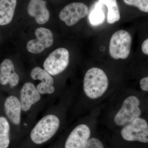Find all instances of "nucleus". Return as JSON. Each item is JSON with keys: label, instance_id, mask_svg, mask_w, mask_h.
I'll return each mask as SVG.
<instances>
[{"label": "nucleus", "instance_id": "1", "mask_svg": "<svg viewBox=\"0 0 148 148\" xmlns=\"http://www.w3.org/2000/svg\"><path fill=\"white\" fill-rule=\"evenodd\" d=\"M107 75L102 69L91 68L86 72L84 79L85 93L90 99L100 98L106 92L108 86Z\"/></svg>", "mask_w": 148, "mask_h": 148}, {"label": "nucleus", "instance_id": "2", "mask_svg": "<svg viewBox=\"0 0 148 148\" xmlns=\"http://www.w3.org/2000/svg\"><path fill=\"white\" fill-rule=\"evenodd\" d=\"M60 121L57 116L48 115L40 121L31 132L32 141L36 144L47 142L55 135L59 128Z\"/></svg>", "mask_w": 148, "mask_h": 148}, {"label": "nucleus", "instance_id": "3", "mask_svg": "<svg viewBox=\"0 0 148 148\" xmlns=\"http://www.w3.org/2000/svg\"><path fill=\"white\" fill-rule=\"evenodd\" d=\"M141 101L135 95H130L123 101L120 110L114 118L115 123L119 126L129 124L134 120L141 117Z\"/></svg>", "mask_w": 148, "mask_h": 148}, {"label": "nucleus", "instance_id": "4", "mask_svg": "<svg viewBox=\"0 0 148 148\" xmlns=\"http://www.w3.org/2000/svg\"><path fill=\"white\" fill-rule=\"evenodd\" d=\"M132 37L125 30L117 31L112 36L109 45V53L115 59L127 58L129 56L132 44Z\"/></svg>", "mask_w": 148, "mask_h": 148}, {"label": "nucleus", "instance_id": "5", "mask_svg": "<svg viewBox=\"0 0 148 148\" xmlns=\"http://www.w3.org/2000/svg\"><path fill=\"white\" fill-rule=\"evenodd\" d=\"M121 135L126 141L148 143L147 121L142 117L136 119L122 129Z\"/></svg>", "mask_w": 148, "mask_h": 148}, {"label": "nucleus", "instance_id": "6", "mask_svg": "<svg viewBox=\"0 0 148 148\" xmlns=\"http://www.w3.org/2000/svg\"><path fill=\"white\" fill-rule=\"evenodd\" d=\"M69 53L64 48L56 49L49 55L43 64L44 68L51 75L64 71L69 65Z\"/></svg>", "mask_w": 148, "mask_h": 148}, {"label": "nucleus", "instance_id": "7", "mask_svg": "<svg viewBox=\"0 0 148 148\" xmlns=\"http://www.w3.org/2000/svg\"><path fill=\"white\" fill-rule=\"evenodd\" d=\"M88 12V7L83 3H71L61 10L59 17L67 26H72L87 16Z\"/></svg>", "mask_w": 148, "mask_h": 148}, {"label": "nucleus", "instance_id": "8", "mask_svg": "<svg viewBox=\"0 0 148 148\" xmlns=\"http://www.w3.org/2000/svg\"><path fill=\"white\" fill-rule=\"evenodd\" d=\"M36 38L29 41L27 44V49L30 53L38 54L41 53L45 49L52 46L53 36L49 29L40 27L36 30Z\"/></svg>", "mask_w": 148, "mask_h": 148}, {"label": "nucleus", "instance_id": "9", "mask_svg": "<svg viewBox=\"0 0 148 148\" xmlns=\"http://www.w3.org/2000/svg\"><path fill=\"white\" fill-rule=\"evenodd\" d=\"M90 128L81 124L74 128L66 140L65 148H83L90 138Z\"/></svg>", "mask_w": 148, "mask_h": 148}, {"label": "nucleus", "instance_id": "10", "mask_svg": "<svg viewBox=\"0 0 148 148\" xmlns=\"http://www.w3.org/2000/svg\"><path fill=\"white\" fill-rule=\"evenodd\" d=\"M4 110L6 117L14 125H18L21 121V102L14 95L8 96L4 102Z\"/></svg>", "mask_w": 148, "mask_h": 148}, {"label": "nucleus", "instance_id": "11", "mask_svg": "<svg viewBox=\"0 0 148 148\" xmlns=\"http://www.w3.org/2000/svg\"><path fill=\"white\" fill-rule=\"evenodd\" d=\"M19 80L13 62L10 59H5L0 65V84L3 86L9 84L11 88H13L18 85Z\"/></svg>", "mask_w": 148, "mask_h": 148}, {"label": "nucleus", "instance_id": "12", "mask_svg": "<svg viewBox=\"0 0 148 148\" xmlns=\"http://www.w3.org/2000/svg\"><path fill=\"white\" fill-rule=\"evenodd\" d=\"M27 12L39 24H45L50 17L49 11L47 8L46 1L44 0H31L27 7Z\"/></svg>", "mask_w": 148, "mask_h": 148}, {"label": "nucleus", "instance_id": "13", "mask_svg": "<svg viewBox=\"0 0 148 148\" xmlns=\"http://www.w3.org/2000/svg\"><path fill=\"white\" fill-rule=\"evenodd\" d=\"M40 95L33 84L27 82L24 84L20 91V100L21 109L24 112L30 110L32 105L40 99Z\"/></svg>", "mask_w": 148, "mask_h": 148}, {"label": "nucleus", "instance_id": "14", "mask_svg": "<svg viewBox=\"0 0 148 148\" xmlns=\"http://www.w3.org/2000/svg\"><path fill=\"white\" fill-rule=\"evenodd\" d=\"M16 0H0V25L10 23L16 5Z\"/></svg>", "mask_w": 148, "mask_h": 148}, {"label": "nucleus", "instance_id": "15", "mask_svg": "<svg viewBox=\"0 0 148 148\" xmlns=\"http://www.w3.org/2000/svg\"><path fill=\"white\" fill-rule=\"evenodd\" d=\"M10 125L5 116H0V148H8L10 144Z\"/></svg>", "mask_w": 148, "mask_h": 148}, {"label": "nucleus", "instance_id": "16", "mask_svg": "<svg viewBox=\"0 0 148 148\" xmlns=\"http://www.w3.org/2000/svg\"><path fill=\"white\" fill-rule=\"evenodd\" d=\"M100 3L105 5L108 8L107 21L110 24H113L119 21L120 13L116 0H99Z\"/></svg>", "mask_w": 148, "mask_h": 148}, {"label": "nucleus", "instance_id": "17", "mask_svg": "<svg viewBox=\"0 0 148 148\" xmlns=\"http://www.w3.org/2000/svg\"><path fill=\"white\" fill-rule=\"evenodd\" d=\"M31 77L34 80H40L42 82L47 83L51 85L53 84V79L50 74L45 69L40 67L34 68L31 72Z\"/></svg>", "mask_w": 148, "mask_h": 148}, {"label": "nucleus", "instance_id": "18", "mask_svg": "<svg viewBox=\"0 0 148 148\" xmlns=\"http://www.w3.org/2000/svg\"><path fill=\"white\" fill-rule=\"evenodd\" d=\"M127 5L136 7L143 12L148 13V0H123Z\"/></svg>", "mask_w": 148, "mask_h": 148}, {"label": "nucleus", "instance_id": "19", "mask_svg": "<svg viewBox=\"0 0 148 148\" xmlns=\"http://www.w3.org/2000/svg\"><path fill=\"white\" fill-rule=\"evenodd\" d=\"M36 88L40 94H51L55 91V88L52 85L43 82L40 83Z\"/></svg>", "mask_w": 148, "mask_h": 148}, {"label": "nucleus", "instance_id": "20", "mask_svg": "<svg viewBox=\"0 0 148 148\" xmlns=\"http://www.w3.org/2000/svg\"><path fill=\"white\" fill-rule=\"evenodd\" d=\"M104 18V15L102 10L96 9L93 11L90 16V21L91 24L96 25L101 23Z\"/></svg>", "mask_w": 148, "mask_h": 148}, {"label": "nucleus", "instance_id": "21", "mask_svg": "<svg viewBox=\"0 0 148 148\" xmlns=\"http://www.w3.org/2000/svg\"><path fill=\"white\" fill-rule=\"evenodd\" d=\"M83 148H104L103 143L97 138L88 139Z\"/></svg>", "mask_w": 148, "mask_h": 148}, {"label": "nucleus", "instance_id": "22", "mask_svg": "<svg viewBox=\"0 0 148 148\" xmlns=\"http://www.w3.org/2000/svg\"><path fill=\"white\" fill-rule=\"evenodd\" d=\"M140 86L144 92H148V76L143 77L140 81Z\"/></svg>", "mask_w": 148, "mask_h": 148}, {"label": "nucleus", "instance_id": "23", "mask_svg": "<svg viewBox=\"0 0 148 148\" xmlns=\"http://www.w3.org/2000/svg\"><path fill=\"white\" fill-rule=\"evenodd\" d=\"M141 49L143 53L148 55V38L143 42L141 46Z\"/></svg>", "mask_w": 148, "mask_h": 148}]
</instances>
